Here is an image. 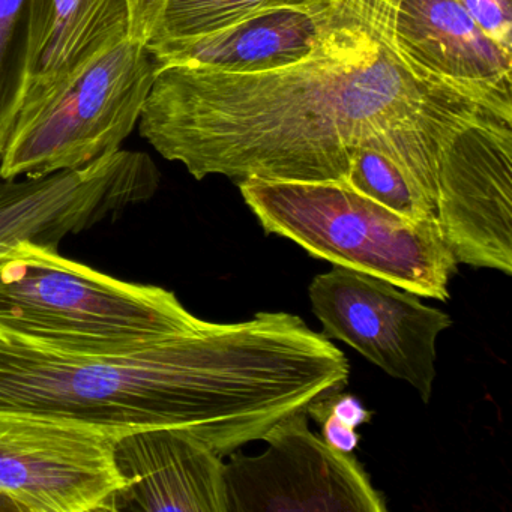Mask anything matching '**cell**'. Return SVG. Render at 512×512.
Wrapping results in <instances>:
<instances>
[{
    "instance_id": "3",
    "label": "cell",
    "mask_w": 512,
    "mask_h": 512,
    "mask_svg": "<svg viewBox=\"0 0 512 512\" xmlns=\"http://www.w3.org/2000/svg\"><path fill=\"white\" fill-rule=\"evenodd\" d=\"M163 287L128 283L25 242L0 259V328L56 349L128 355L203 328Z\"/></svg>"
},
{
    "instance_id": "2",
    "label": "cell",
    "mask_w": 512,
    "mask_h": 512,
    "mask_svg": "<svg viewBox=\"0 0 512 512\" xmlns=\"http://www.w3.org/2000/svg\"><path fill=\"white\" fill-rule=\"evenodd\" d=\"M295 367L268 313L128 355L56 349L0 328V413L104 431H188L220 457L292 409Z\"/></svg>"
},
{
    "instance_id": "6",
    "label": "cell",
    "mask_w": 512,
    "mask_h": 512,
    "mask_svg": "<svg viewBox=\"0 0 512 512\" xmlns=\"http://www.w3.org/2000/svg\"><path fill=\"white\" fill-rule=\"evenodd\" d=\"M326 338L343 341L428 403L436 377V341L451 317L389 281L335 266L308 289Z\"/></svg>"
},
{
    "instance_id": "19",
    "label": "cell",
    "mask_w": 512,
    "mask_h": 512,
    "mask_svg": "<svg viewBox=\"0 0 512 512\" xmlns=\"http://www.w3.org/2000/svg\"><path fill=\"white\" fill-rule=\"evenodd\" d=\"M131 11V38L148 43L163 13L166 0H128Z\"/></svg>"
},
{
    "instance_id": "1",
    "label": "cell",
    "mask_w": 512,
    "mask_h": 512,
    "mask_svg": "<svg viewBox=\"0 0 512 512\" xmlns=\"http://www.w3.org/2000/svg\"><path fill=\"white\" fill-rule=\"evenodd\" d=\"M310 4L319 38L311 55L290 67L254 74L157 67L139 121L143 139L199 181L343 182L352 152L377 134L512 122L401 56L380 0Z\"/></svg>"
},
{
    "instance_id": "8",
    "label": "cell",
    "mask_w": 512,
    "mask_h": 512,
    "mask_svg": "<svg viewBox=\"0 0 512 512\" xmlns=\"http://www.w3.org/2000/svg\"><path fill=\"white\" fill-rule=\"evenodd\" d=\"M118 439L91 428L0 413V494L19 512H113Z\"/></svg>"
},
{
    "instance_id": "21",
    "label": "cell",
    "mask_w": 512,
    "mask_h": 512,
    "mask_svg": "<svg viewBox=\"0 0 512 512\" xmlns=\"http://www.w3.org/2000/svg\"><path fill=\"white\" fill-rule=\"evenodd\" d=\"M0 512H19L16 506L7 499V497L0 494Z\"/></svg>"
},
{
    "instance_id": "14",
    "label": "cell",
    "mask_w": 512,
    "mask_h": 512,
    "mask_svg": "<svg viewBox=\"0 0 512 512\" xmlns=\"http://www.w3.org/2000/svg\"><path fill=\"white\" fill-rule=\"evenodd\" d=\"M319 34L310 0H268L229 28L148 50L157 67L178 64L230 74L265 73L310 56Z\"/></svg>"
},
{
    "instance_id": "10",
    "label": "cell",
    "mask_w": 512,
    "mask_h": 512,
    "mask_svg": "<svg viewBox=\"0 0 512 512\" xmlns=\"http://www.w3.org/2000/svg\"><path fill=\"white\" fill-rule=\"evenodd\" d=\"M436 221L457 263L512 272V122H476L443 148Z\"/></svg>"
},
{
    "instance_id": "12",
    "label": "cell",
    "mask_w": 512,
    "mask_h": 512,
    "mask_svg": "<svg viewBox=\"0 0 512 512\" xmlns=\"http://www.w3.org/2000/svg\"><path fill=\"white\" fill-rule=\"evenodd\" d=\"M122 487L113 512H229L223 457L179 428H143L115 442Z\"/></svg>"
},
{
    "instance_id": "11",
    "label": "cell",
    "mask_w": 512,
    "mask_h": 512,
    "mask_svg": "<svg viewBox=\"0 0 512 512\" xmlns=\"http://www.w3.org/2000/svg\"><path fill=\"white\" fill-rule=\"evenodd\" d=\"M389 40L419 70L512 115V55L458 0H380Z\"/></svg>"
},
{
    "instance_id": "9",
    "label": "cell",
    "mask_w": 512,
    "mask_h": 512,
    "mask_svg": "<svg viewBox=\"0 0 512 512\" xmlns=\"http://www.w3.org/2000/svg\"><path fill=\"white\" fill-rule=\"evenodd\" d=\"M149 155L119 151L82 169L0 181V259L25 242L55 248L157 193Z\"/></svg>"
},
{
    "instance_id": "16",
    "label": "cell",
    "mask_w": 512,
    "mask_h": 512,
    "mask_svg": "<svg viewBox=\"0 0 512 512\" xmlns=\"http://www.w3.org/2000/svg\"><path fill=\"white\" fill-rule=\"evenodd\" d=\"M28 8L29 0H0V158L22 106Z\"/></svg>"
},
{
    "instance_id": "7",
    "label": "cell",
    "mask_w": 512,
    "mask_h": 512,
    "mask_svg": "<svg viewBox=\"0 0 512 512\" xmlns=\"http://www.w3.org/2000/svg\"><path fill=\"white\" fill-rule=\"evenodd\" d=\"M268 448L224 463L229 512H385V500L355 457L308 428L305 410L263 434Z\"/></svg>"
},
{
    "instance_id": "4",
    "label": "cell",
    "mask_w": 512,
    "mask_h": 512,
    "mask_svg": "<svg viewBox=\"0 0 512 512\" xmlns=\"http://www.w3.org/2000/svg\"><path fill=\"white\" fill-rule=\"evenodd\" d=\"M238 185L266 233L422 298H449L458 263L436 218L410 220L343 182L248 179Z\"/></svg>"
},
{
    "instance_id": "18",
    "label": "cell",
    "mask_w": 512,
    "mask_h": 512,
    "mask_svg": "<svg viewBox=\"0 0 512 512\" xmlns=\"http://www.w3.org/2000/svg\"><path fill=\"white\" fill-rule=\"evenodd\" d=\"M478 28L512 55V0H458Z\"/></svg>"
},
{
    "instance_id": "20",
    "label": "cell",
    "mask_w": 512,
    "mask_h": 512,
    "mask_svg": "<svg viewBox=\"0 0 512 512\" xmlns=\"http://www.w3.org/2000/svg\"><path fill=\"white\" fill-rule=\"evenodd\" d=\"M329 409L349 427H359L361 424L370 421L371 413L364 409L361 401L352 395H338L337 392L331 395Z\"/></svg>"
},
{
    "instance_id": "17",
    "label": "cell",
    "mask_w": 512,
    "mask_h": 512,
    "mask_svg": "<svg viewBox=\"0 0 512 512\" xmlns=\"http://www.w3.org/2000/svg\"><path fill=\"white\" fill-rule=\"evenodd\" d=\"M268 0H166L146 47L196 40L244 19Z\"/></svg>"
},
{
    "instance_id": "5",
    "label": "cell",
    "mask_w": 512,
    "mask_h": 512,
    "mask_svg": "<svg viewBox=\"0 0 512 512\" xmlns=\"http://www.w3.org/2000/svg\"><path fill=\"white\" fill-rule=\"evenodd\" d=\"M155 73L148 47L134 38L89 62L17 115L0 158V179L82 169L119 151L139 124Z\"/></svg>"
},
{
    "instance_id": "15",
    "label": "cell",
    "mask_w": 512,
    "mask_h": 512,
    "mask_svg": "<svg viewBox=\"0 0 512 512\" xmlns=\"http://www.w3.org/2000/svg\"><path fill=\"white\" fill-rule=\"evenodd\" d=\"M343 184L410 220L436 218V209L424 191L391 158L367 143L350 155Z\"/></svg>"
},
{
    "instance_id": "13",
    "label": "cell",
    "mask_w": 512,
    "mask_h": 512,
    "mask_svg": "<svg viewBox=\"0 0 512 512\" xmlns=\"http://www.w3.org/2000/svg\"><path fill=\"white\" fill-rule=\"evenodd\" d=\"M131 38L128 0H29L22 110Z\"/></svg>"
}]
</instances>
